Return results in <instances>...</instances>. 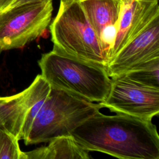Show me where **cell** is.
I'll use <instances>...</instances> for the list:
<instances>
[{
	"label": "cell",
	"instance_id": "cell-1",
	"mask_svg": "<svg viewBox=\"0 0 159 159\" xmlns=\"http://www.w3.org/2000/svg\"><path fill=\"white\" fill-rule=\"evenodd\" d=\"M87 151L124 159H159V136L152 120L100 112L71 134Z\"/></svg>",
	"mask_w": 159,
	"mask_h": 159
},
{
	"label": "cell",
	"instance_id": "cell-2",
	"mask_svg": "<svg viewBox=\"0 0 159 159\" xmlns=\"http://www.w3.org/2000/svg\"><path fill=\"white\" fill-rule=\"evenodd\" d=\"M50 29L52 50L107 68V54L78 1H60Z\"/></svg>",
	"mask_w": 159,
	"mask_h": 159
},
{
	"label": "cell",
	"instance_id": "cell-3",
	"mask_svg": "<svg viewBox=\"0 0 159 159\" xmlns=\"http://www.w3.org/2000/svg\"><path fill=\"white\" fill-rule=\"evenodd\" d=\"M41 75L51 88L65 90L91 102L104 101L111 78L106 68L52 50L38 61Z\"/></svg>",
	"mask_w": 159,
	"mask_h": 159
},
{
	"label": "cell",
	"instance_id": "cell-4",
	"mask_svg": "<svg viewBox=\"0 0 159 159\" xmlns=\"http://www.w3.org/2000/svg\"><path fill=\"white\" fill-rule=\"evenodd\" d=\"M101 106L71 93L51 88L39 111L27 137L26 145L48 142L53 139L71 135V132L99 112Z\"/></svg>",
	"mask_w": 159,
	"mask_h": 159
},
{
	"label": "cell",
	"instance_id": "cell-5",
	"mask_svg": "<svg viewBox=\"0 0 159 159\" xmlns=\"http://www.w3.org/2000/svg\"><path fill=\"white\" fill-rule=\"evenodd\" d=\"M53 0L29 2L0 11V51L22 48L49 26Z\"/></svg>",
	"mask_w": 159,
	"mask_h": 159
},
{
	"label": "cell",
	"instance_id": "cell-6",
	"mask_svg": "<svg viewBox=\"0 0 159 159\" xmlns=\"http://www.w3.org/2000/svg\"><path fill=\"white\" fill-rule=\"evenodd\" d=\"M50 89L48 83L39 74L22 91L0 97V128L19 140H25Z\"/></svg>",
	"mask_w": 159,
	"mask_h": 159
},
{
	"label": "cell",
	"instance_id": "cell-7",
	"mask_svg": "<svg viewBox=\"0 0 159 159\" xmlns=\"http://www.w3.org/2000/svg\"><path fill=\"white\" fill-rule=\"evenodd\" d=\"M98 103L116 114L152 120L159 113V89L119 75L111 78L106 98Z\"/></svg>",
	"mask_w": 159,
	"mask_h": 159
},
{
	"label": "cell",
	"instance_id": "cell-8",
	"mask_svg": "<svg viewBox=\"0 0 159 159\" xmlns=\"http://www.w3.org/2000/svg\"><path fill=\"white\" fill-rule=\"evenodd\" d=\"M159 58V16L153 19L109 61L107 72L111 78L124 75Z\"/></svg>",
	"mask_w": 159,
	"mask_h": 159
},
{
	"label": "cell",
	"instance_id": "cell-9",
	"mask_svg": "<svg viewBox=\"0 0 159 159\" xmlns=\"http://www.w3.org/2000/svg\"><path fill=\"white\" fill-rule=\"evenodd\" d=\"M158 16V0H122L117 33L109 52V62Z\"/></svg>",
	"mask_w": 159,
	"mask_h": 159
},
{
	"label": "cell",
	"instance_id": "cell-10",
	"mask_svg": "<svg viewBox=\"0 0 159 159\" xmlns=\"http://www.w3.org/2000/svg\"><path fill=\"white\" fill-rule=\"evenodd\" d=\"M108 58L117 33L122 0H80Z\"/></svg>",
	"mask_w": 159,
	"mask_h": 159
},
{
	"label": "cell",
	"instance_id": "cell-11",
	"mask_svg": "<svg viewBox=\"0 0 159 159\" xmlns=\"http://www.w3.org/2000/svg\"><path fill=\"white\" fill-rule=\"evenodd\" d=\"M47 146L25 152V159H88V151L84 149L71 135L57 137Z\"/></svg>",
	"mask_w": 159,
	"mask_h": 159
},
{
	"label": "cell",
	"instance_id": "cell-12",
	"mask_svg": "<svg viewBox=\"0 0 159 159\" xmlns=\"http://www.w3.org/2000/svg\"><path fill=\"white\" fill-rule=\"evenodd\" d=\"M122 75L144 86L159 89V58Z\"/></svg>",
	"mask_w": 159,
	"mask_h": 159
},
{
	"label": "cell",
	"instance_id": "cell-13",
	"mask_svg": "<svg viewBox=\"0 0 159 159\" xmlns=\"http://www.w3.org/2000/svg\"><path fill=\"white\" fill-rule=\"evenodd\" d=\"M19 141L11 133L0 128V159H25Z\"/></svg>",
	"mask_w": 159,
	"mask_h": 159
},
{
	"label": "cell",
	"instance_id": "cell-14",
	"mask_svg": "<svg viewBox=\"0 0 159 159\" xmlns=\"http://www.w3.org/2000/svg\"><path fill=\"white\" fill-rule=\"evenodd\" d=\"M42 1H43V0H14L8 8L11 7H14V6H18V5H21V4H25V3L34 2Z\"/></svg>",
	"mask_w": 159,
	"mask_h": 159
},
{
	"label": "cell",
	"instance_id": "cell-15",
	"mask_svg": "<svg viewBox=\"0 0 159 159\" xmlns=\"http://www.w3.org/2000/svg\"><path fill=\"white\" fill-rule=\"evenodd\" d=\"M14 0H0V11L7 9Z\"/></svg>",
	"mask_w": 159,
	"mask_h": 159
},
{
	"label": "cell",
	"instance_id": "cell-16",
	"mask_svg": "<svg viewBox=\"0 0 159 159\" xmlns=\"http://www.w3.org/2000/svg\"><path fill=\"white\" fill-rule=\"evenodd\" d=\"M80 0H60V1L63 2H71V1H79Z\"/></svg>",
	"mask_w": 159,
	"mask_h": 159
}]
</instances>
